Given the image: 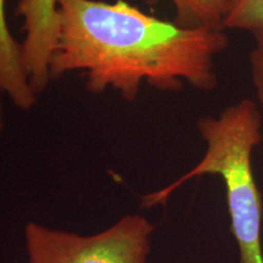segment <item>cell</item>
Returning <instances> with one entry per match:
<instances>
[{
    "instance_id": "cell-1",
    "label": "cell",
    "mask_w": 263,
    "mask_h": 263,
    "mask_svg": "<svg viewBox=\"0 0 263 263\" xmlns=\"http://www.w3.org/2000/svg\"><path fill=\"white\" fill-rule=\"evenodd\" d=\"M58 37L51 78L77 71L90 93L112 88L134 100L146 83L179 91L217 85L216 58L228 48L224 29L186 28L143 12L124 0H57Z\"/></svg>"
},
{
    "instance_id": "cell-2",
    "label": "cell",
    "mask_w": 263,
    "mask_h": 263,
    "mask_svg": "<svg viewBox=\"0 0 263 263\" xmlns=\"http://www.w3.org/2000/svg\"><path fill=\"white\" fill-rule=\"evenodd\" d=\"M206 153L189 172L166 188L143 197L144 207L166 202L174 190L195 177L216 174L224 182L230 229L240 263H263V200L252 171V153L262 141V116L255 101L242 99L218 117L197 121Z\"/></svg>"
},
{
    "instance_id": "cell-3",
    "label": "cell",
    "mask_w": 263,
    "mask_h": 263,
    "mask_svg": "<svg viewBox=\"0 0 263 263\" xmlns=\"http://www.w3.org/2000/svg\"><path fill=\"white\" fill-rule=\"evenodd\" d=\"M155 226L128 215L90 236L28 223L25 229L29 263H146Z\"/></svg>"
},
{
    "instance_id": "cell-4",
    "label": "cell",
    "mask_w": 263,
    "mask_h": 263,
    "mask_svg": "<svg viewBox=\"0 0 263 263\" xmlns=\"http://www.w3.org/2000/svg\"><path fill=\"white\" fill-rule=\"evenodd\" d=\"M15 14L24 20L25 39L21 64L35 95L47 88L50 74V59L58 37L57 0H20Z\"/></svg>"
},
{
    "instance_id": "cell-5",
    "label": "cell",
    "mask_w": 263,
    "mask_h": 263,
    "mask_svg": "<svg viewBox=\"0 0 263 263\" xmlns=\"http://www.w3.org/2000/svg\"><path fill=\"white\" fill-rule=\"evenodd\" d=\"M6 0H0V90L22 110L37 101L21 64V49L10 32L5 14Z\"/></svg>"
},
{
    "instance_id": "cell-6",
    "label": "cell",
    "mask_w": 263,
    "mask_h": 263,
    "mask_svg": "<svg viewBox=\"0 0 263 263\" xmlns=\"http://www.w3.org/2000/svg\"><path fill=\"white\" fill-rule=\"evenodd\" d=\"M147 5L170 2L176 11V22L186 28L223 29L228 0H144Z\"/></svg>"
},
{
    "instance_id": "cell-7",
    "label": "cell",
    "mask_w": 263,
    "mask_h": 263,
    "mask_svg": "<svg viewBox=\"0 0 263 263\" xmlns=\"http://www.w3.org/2000/svg\"><path fill=\"white\" fill-rule=\"evenodd\" d=\"M222 27L263 33V0H228Z\"/></svg>"
},
{
    "instance_id": "cell-8",
    "label": "cell",
    "mask_w": 263,
    "mask_h": 263,
    "mask_svg": "<svg viewBox=\"0 0 263 263\" xmlns=\"http://www.w3.org/2000/svg\"><path fill=\"white\" fill-rule=\"evenodd\" d=\"M255 35V45L250 51L249 62L256 97L263 105V33Z\"/></svg>"
},
{
    "instance_id": "cell-9",
    "label": "cell",
    "mask_w": 263,
    "mask_h": 263,
    "mask_svg": "<svg viewBox=\"0 0 263 263\" xmlns=\"http://www.w3.org/2000/svg\"><path fill=\"white\" fill-rule=\"evenodd\" d=\"M0 97H2V90H0ZM4 128V118H3V106H2V98H0V133Z\"/></svg>"
}]
</instances>
